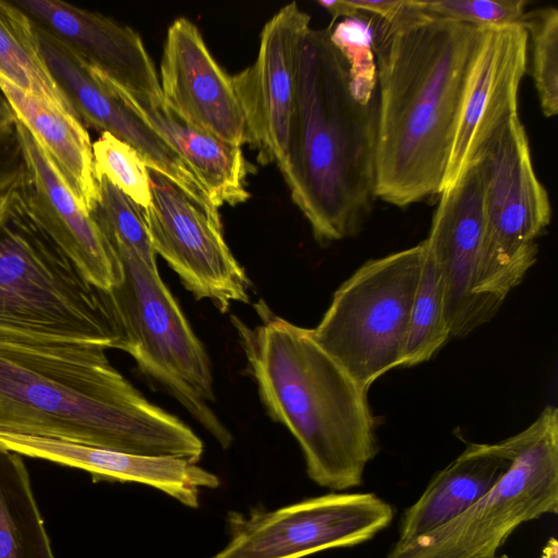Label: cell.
Wrapping results in <instances>:
<instances>
[{"label": "cell", "mask_w": 558, "mask_h": 558, "mask_svg": "<svg viewBox=\"0 0 558 558\" xmlns=\"http://www.w3.org/2000/svg\"><path fill=\"white\" fill-rule=\"evenodd\" d=\"M35 25L120 88L161 101L159 78L141 36L97 12L58 0H12Z\"/></svg>", "instance_id": "cell-18"}, {"label": "cell", "mask_w": 558, "mask_h": 558, "mask_svg": "<svg viewBox=\"0 0 558 558\" xmlns=\"http://www.w3.org/2000/svg\"><path fill=\"white\" fill-rule=\"evenodd\" d=\"M0 337L105 350L124 345L108 291L90 284L34 220L19 185L0 220Z\"/></svg>", "instance_id": "cell-5"}, {"label": "cell", "mask_w": 558, "mask_h": 558, "mask_svg": "<svg viewBox=\"0 0 558 558\" xmlns=\"http://www.w3.org/2000/svg\"><path fill=\"white\" fill-rule=\"evenodd\" d=\"M484 166L485 235L475 292L494 317L537 259L539 236L550 223L546 189L536 177L529 137L513 118L481 159Z\"/></svg>", "instance_id": "cell-9"}, {"label": "cell", "mask_w": 558, "mask_h": 558, "mask_svg": "<svg viewBox=\"0 0 558 558\" xmlns=\"http://www.w3.org/2000/svg\"><path fill=\"white\" fill-rule=\"evenodd\" d=\"M235 326L260 399L298 440L310 478L333 490L360 486L378 451L368 390L308 328L277 316L254 329Z\"/></svg>", "instance_id": "cell-4"}, {"label": "cell", "mask_w": 558, "mask_h": 558, "mask_svg": "<svg viewBox=\"0 0 558 558\" xmlns=\"http://www.w3.org/2000/svg\"><path fill=\"white\" fill-rule=\"evenodd\" d=\"M93 157L97 177L106 178L141 207L149 205V168L136 149L104 132L93 143Z\"/></svg>", "instance_id": "cell-29"}, {"label": "cell", "mask_w": 558, "mask_h": 558, "mask_svg": "<svg viewBox=\"0 0 558 558\" xmlns=\"http://www.w3.org/2000/svg\"><path fill=\"white\" fill-rule=\"evenodd\" d=\"M0 80L73 113L44 62L33 21L12 0H0Z\"/></svg>", "instance_id": "cell-24"}, {"label": "cell", "mask_w": 558, "mask_h": 558, "mask_svg": "<svg viewBox=\"0 0 558 558\" xmlns=\"http://www.w3.org/2000/svg\"><path fill=\"white\" fill-rule=\"evenodd\" d=\"M16 126L26 158L23 205L90 284L111 290L123 278L119 256L29 131Z\"/></svg>", "instance_id": "cell-16"}, {"label": "cell", "mask_w": 558, "mask_h": 558, "mask_svg": "<svg viewBox=\"0 0 558 558\" xmlns=\"http://www.w3.org/2000/svg\"><path fill=\"white\" fill-rule=\"evenodd\" d=\"M0 447L23 457L47 460L89 473L94 482L140 483L159 489L184 506H198L199 489L219 478L189 460L133 454L60 439L0 432Z\"/></svg>", "instance_id": "cell-19"}, {"label": "cell", "mask_w": 558, "mask_h": 558, "mask_svg": "<svg viewBox=\"0 0 558 558\" xmlns=\"http://www.w3.org/2000/svg\"><path fill=\"white\" fill-rule=\"evenodd\" d=\"M15 122L16 117L0 88V129L12 125Z\"/></svg>", "instance_id": "cell-34"}, {"label": "cell", "mask_w": 558, "mask_h": 558, "mask_svg": "<svg viewBox=\"0 0 558 558\" xmlns=\"http://www.w3.org/2000/svg\"><path fill=\"white\" fill-rule=\"evenodd\" d=\"M523 27L531 40L532 77L543 114L558 112V10L546 7L526 11Z\"/></svg>", "instance_id": "cell-28"}, {"label": "cell", "mask_w": 558, "mask_h": 558, "mask_svg": "<svg viewBox=\"0 0 558 558\" xmlns=\"http://www.w3.org/2000/svg\"><path fill=\"white\" fill-rule=\"evenodd\" d=\"M111 84L125 104L192 167L217 208L225 204L236 205L250 197L246 183L248 165L240 146L187 123L163 100H148Z\"/></svg>", "instance_id": "cell-21"}, {"label": "cell", "mask_w": 558, "mask_h": 558, "mask_svg": "<svg viewBox=\"0 0 558 558\" xmlns=\"http://www.w3.org/2000/svg\"><path fill=\"white\" fill-rule=\"evenodd\" d=\"M393 515L373 493H330L272 511L230 513V539L210 558H303L351 547L385 530Z\"/></svg>", "instance_id": "cell-10"}, {"label": "cell", "mask_w": 558, "mask_h": 558, "mask_svg": "<svg viewBox=\"0 0 558 558\" xmlns=\"http://www.w3.org/2000/svg\"><path fill=\"white\" fill-rule=\"evenodd\" d=\"M0 558H56L23 456L1 447Z\"/></svg>", "instance_id": "cell-23"}, {"label": "cell", "mask_w": 558, "mask_h": 558, "mask_svg": "<svg viewBox=\"0 0 558 558\" xmlns=\"http://www.w3.org/2000/svg\"><path fill=\"white\" fill-rule=\"evenodd\" d=\"M310 23L296 2L282 7L263 27L256 61L231 76L263 165L279 167L286 158L299 56Z\"/></svg>", "instance_id": "cell-14"}, {"label": "cell", "mask_w": 558, "mask_h": 558, "mask_svg": "<svg viewBox=\"0 0 558 558\" xmlns=\"http://www.w3.org/2000/svg\"><path fill=\"white\" fill-rule=\"evenodd\" d=\"M541 558H558V543L555 537H550L542 549Z\"/></svg>", "instance_id": "cell-36"}, {"label": "cell", "mask_w": 558, "mask_h": 558, "mask_svg": "<svg viewBox=\"0 0 558 558\" xmlns=\"http://www.w3.org/2000/svg\"><path fill=\"white\" fill-rule=\"evenodd\" d=\"M112 246V245H111ZM123 278L108 291L118 315L123 351L159 383L218 441L228 448L231 433L209 403L215 401L210 361L157 267L135 253L112 246Z\"/></svg>", "instance_id": "cell-6"}, {"label": "cell", "mask_w": 558, "mask_h": 558, "mask_svg": "<svg viewBox=\"0 0 558 558\" xmlns=\"http://www.w3.org/2000/svg\"><path fill=\"white\" fill-rule=\"evenodd\" d=\"M520 445L521 433L496 444H469L404 511L396 543H409L471 508L508 471Z\"/></svg>", "instance_id": "cell-20"}, {"label": "cell", "mask_w": 558, "mask_h": 558, "mask_svg": "<svg viewBox=\"0 0 558 558\" xmlns=\"http://www.w3.org/2000/svg\"><path fill=\"white\" fill-rule=\"evenodd\" d=\"M425 241L359 267L335 292L314 340L362 388L401 366Z\"/></svg>", "instance_id": "cell-7"}, {"label": "cell", "mask_w": 558, "mask_h": 558, "mask_svg": "<svg viewBox=\"0 0 558 558\" xmlns=\"http://www.w3.org/2000/svg\"><path fill=\"white\" fill-rule=\"evenodd\" d=\"M97 178L99 199L90 216L106 240L110 245L124 247L138 255L147 265L157 267L144 208L106 178Z\"/></svg>", "instance_id": "cell-26"}, {"label": "cell", "mask_w": 558, "mask_h": 558, "mask_svg": "<svg viewBox=\"0 0 558 558\" xmlns=\"http://www.w3.org/2000/svg\"><path fill=\"white\" fill-rule=\"evenodd\" d=\"M357 11L390 21L407 5V0H349Z\"/></svg>", "instance_id": "cell-32"}, {"label": "cell", "mask_w": 558, "mask_h": 558, "mask_svg": "<svg viewBox=\"0 0 558 558\" xmlns=\"http://www.w3.org/2000/svg\"><path fill=\"white\" fill-rule=\"evenodd\" d=\"M484 166L478 160L439 194L424 240L444 292L450 338H462L492 317L475 292L485 235Z\"/></svg>", "instance_id": "cell-13"}, {"label": "cell", "mask_w": 558, "mask_h": 558, "mask_svg": "<svg viewBox=\"0 0 558 558\" xmlns=\"http://www.w3.org/2000/svg\"><path fill=\"white\" fill-rule=\"evenodd\" d=\"M521 433L502 477L471 508L388 558H494L523 523L558 512V410L547 405Z\"/></svg>", "instance_id": "cell-8"}, {"label": "cell", "mask_w": 558, "mask_h": 558, "mask_svg": "<svg viewBox=\"0 0 558 558\" xmlns=\"http://www.w3.org/2000/svg\"><path fill=\"white\" fill-rule=\"evenodd\" d=\"M527 48L523 25L485 29L465 89L441 191L481 160L507 124L518 117V93L526 71Z\"/></svg>", "instance_id": "cell-15"}, {"label": "cell", "mask_w": 558, "mask_h": 558, "mask_svg": "<svg viewBox=\"0 0 558 558\" xmlns=\"http://www.w3.org/2000/svg\"><path fill=\"white\" fill-rule=\"evenodd\" d=\"M330 40L348 66L350 89L362 105L377 98V64L373 46V28L368 14L330 23Z\"/></svg>", "instance_id": "cell-27"}, {"label": "cell", "mask_w": 558, "mask_h": 558, "mask_svg": "<svg viewBox=\"0 0 558 558\" xmlns=\"http://www.w3.org/2000/svg\"><path fill=\"white\" fill-rule=\"evenodd\" d=\"M26 172V158L16 126L0 129V194L16 185Z\"/></svg>", "instance_id": "cell-31"}, {"label": "cell", "mask_w": 558, "mask_h": 558, "mask_svg": "<svg viewBox=\"0 0 558 558\" xmlns=\"http://www.w3.org/2000/svg\"><path fill=\"white\" fill-rule=\"evenodd\" d=\"M421 11L487 29L523 25L525 0H412Z\"/></svg>", "instance_id": "cell-30"}, {"label": "cell", "mask_w": 558, "mask_h": 558, "mask_svg": "<svg viewBox=\"0 0 558 558\" xmlns=\"http://www.w3.org/2000/svg\"><path fill=\"white\" fill-rule=\"evenodd\" d=\"M19 183L0 194V220H2L11 209L16 197Z\"/></svg>", "instance_id": "cell-35"}, {"label": "cell", "mask_w": 558, "mask_h": 558, "mask_svg": "<svg viewBox=\"0 0 558 558\" xmlns=\"http://www.w3.org/2000/svg\"><path fill=\"white\" fill-rule=\"evenodd\" d=\"M44 62L85 125L107 132L138 151L149 169L168 178L206 211L215 205L192 167L119 96L111 82L92 69L53 36L35 25Z\"/></svg>", "instance_id": "cell-12"}, {"label": "cell", "mask_w": 558, "mask_h": 558, "mask_svg": "<svg viewBox=\"0 0 558 558\" xmlns=\"http://www.w3.org/2000/svg\"><path fill=\"white\" fill-rule=\"evenodd\" d=\"M317 4L323 9L328 11L332 16V22L336 23L337 19H349L360 16L362 12L357 11L354 7L351 5L349 0H319Z\"/></svg>", "instance_id": "cell-33"}, {"label": "cell", "mask_w": 558, "mask_h": 558, "mask_svg": "<svg viewBox=\"0 0 558 558\" xmlns=\"http://www.w3.org/2000/svg\"><path fill=\"white\" fill-rule=\"evenodd\" d=\"M377 64L375 195L398 207L439 195L485 29L418 10L369 15Z\"/></svg>", "instance_id": "cell-1"}, {"label": "cell", "mask_w": 558, "mask_h": 558, "mask_svg": "<svg viewBox=\"0 0 558 558\" xmlns=\"http://www.w3.org/2000/svg\"><path fill=\"white\" fill-rule=\"evenodd\" d=\"M494 558H510L508 555L496 556Z\"/></svg>", "instance_id": "cell-37"}, {"label": "cell", "mask_w": 558, "mask_h": 558, "mask_svg": "<svg viewBox=\"0 0 558 558\" xmlns=\"http://www.w3.org/2000/svg\"><path fill=\"white\" fill-rule=\"evenodd\" d=\"M330 28L310 27L304 36L287 153L279 166L322 244L356 234L376 198L377 98L369 105L355 100Z\"/></svg>", "instance_id": "cell-3"}, {"label": "cell", "mask_w": 558, "mask_h": 558, "mask_svg": "<svg viewBox=\"0 0 558 558\" xmlns=\"http://www.w3.org/2000/svg\"><path fill=\"white\" fill-rule=\"evenodd\" d=\"M0 432L196 463L201 438L149 402L105 349L0 337Z\"/></svg>", "instance_id": "cell-2"}, {"label": "cell", "mask_w": 558, "mask_h": 558, "mask_svg": "<svg viewBox=\"0 0 558 558\" xmlns=\"http://www.w3.org/2000/svg\"><path fill=\"white\" fill-rule=\"evenodd\" d=\"M16 120L33 135L90 214L99 199L93 144L85 125L70 111L0 80Z\"/></svg>", "instance_id": "cell-22"}, {"label": "cell", "mask_w": 558, "mask_h": 558, "mask_svg": "<svg viewBox=\"0 0 558 558\" xmlns=\"http://www.w3.org/2000/svg\"><path fill=\"white\" fill-rule=\"evenodd\" d=\"M159 83L165 105L182 120L240 147L252 143L231 76L185 17L167 31Z\"/></svg>", "instance_id": "cell-17"}, {"label": "cell", "mask_w": 558, "mask_h": 558, "mask_svg": "<svg viewBox=\"0 0 558 558\" xmlns=\"http://www.w3.org/2000/svg\"><path fill=\"white\" fill-rule=\"evenodd\" d=\"M449 338L439 272L426 251L412 304L401 366L409 367L428 361Z\"/></svg>", "instance_id": "cell-25"}, {"label": "cell", "mask_w": 558, "mask_h": 558, "mask_svg": "<svg viewBox=\"0 0 558 558\" xmlns=\"http://www.w3.org/2000/svg\"><path fill=\"white\" fill-rule=\"evenodd\" d=\"M150 203L145 221L157 254L196 299H209L226 312L248 302V279L227 245L220 218L194 203L180 187L149 169Z\"/></svg>", "instance_id": "cell-11"}]
</instances>
